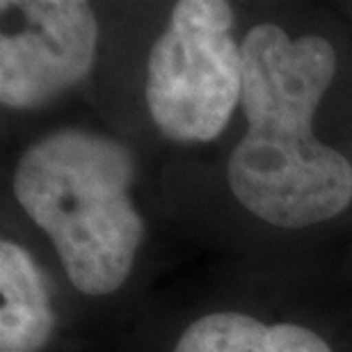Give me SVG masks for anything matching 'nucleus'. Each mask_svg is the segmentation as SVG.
<instances>
[{
    "mask_svg": "<svg viewBox=\"0 0 352 352\" xmlns=\"http://www.w3.org/2000/svg\"><path fill=\"white\" fill-rule=\"evenodd\" d=\"M0 14V103L5 110L44 108L89 76L101 37L89 3L5 0Z\"/></svg>",
    "mask_w": 352,
    "mask_h": 352,
    "instance_id": "20e7f679",
    "label": "nucleus"
},
{
    "mask_svg": "<svg viewBox=\"0 0 352 352\" xmlns=\"http://www.w3.org/2000/svg\"><path fill=\"white\" fill-rule=\"evenodd\" d=\"M241 48L248 129L227 163L231 195L279 229H309L346 213L352 163L314 133L316 112L339 69L332 41L256 23Z\"/></svg>",
    "mask_w": 352,
    "mask_h": 352,
    "instance_id": "f257e3e1",
    "label": "nucleus"
},
{
    "mask_svg": "<svg viewBox=\"0 0 352 352\" xmlns=\"http://www.w3.org/2000/svg\"><path fill=\"white\" fill-rule=\"evenodd\" d=\"M146 108L176 144H206L224 133L243 101V48L234 7L179 0L146 60Z\"/></svg>",
    "mask_w": 352,
    "mask_h": 352,
    "instance_id": "7ed1b4c3",
    "label": "nucleus"
},
{
    "mask_svg": "<svg viewBox=\"0 0 352 352\" xmlns=\"http://www.w3.org/2000/svg\"><path fill=\"white\" fill-rule=\"evenodd\" d=\"M172 352H334L322 334L300 322H267L258 316L210 311L195 318Z\"/></svg>",
    "mask_w": 352,
    "mask_h": 352,
    "instance_id": "423d86ee",
    "label": "nucleus"
},
{
    "mask_svg": "<svg viewBox=\"0 0 352 352\" xmlns=\"http://www.w3.org/2000/svg\"><path fill=\"white\" fill-rule=\"evenodd\" d=\"M135 181L138 163L129 146L85 129L48 133L16 160L14 199L87 298H108L133 274L146 234L131 195Z\"/></svg>",
    "mask_w": 352,
    "mask_h": 352,
    "instance_id": "f03ea898",
    "label": "nucleus"
},
{
    "mask_svg": "<svg viewBox=\"0 0 352 352\" xmlns=\"http://www.w3.org/2000/svg\"><path fill=\"white\" fill-rule=\"evenodd\" d=\"M0 352H41L53 336L55 314L46 281L30 252L0 241Z\"/></svg>",
    "mask_w": 352,
    "mask_h": 352,
    "instance_id": "39448f33",
    "label": "nucleus"
}]
</instances>
